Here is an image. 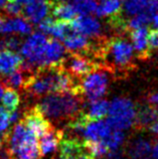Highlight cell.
<instances>
[{
  "label": "cell",
  "instance_id": "obj_22",
  "mask_svg": "<svg viewBox=\"0 0 158 159\" xmlns=\"http://www.w3.org/2000/svg\"><path fill=\"white\" fill-rule=\"evenodd\" d=\"M150 151H151L150 142H148L145 139H142V138H139V139L133 141L131 145L129 146L128 154L132 158L139 159L148 155Z\"/></svg>",
  "mask_w": 158,
  "mask_h": 159
},
{
  "label": "cell",
  "instance_id": "obj_9",
  "mask_svg": "<svg viewBox=\"0 0 158 159\" xmlns=\"http://www.w3.org/2000/svg\"><path fill=\"white\" fill-rule=\"evenodd\" d=\"M21 121L33 134H35L36 137L41 136L52 126V123L39 111H37L35 107H32L24 113Z\"/></svg>",
  "mask_w": 158,
  "mask_h": 159
},
{
  "label": "cell",
  "instance_id": "obj_34",
  "mask_svg": "<svg viewBox=\"0 0 158 159\" xmlns=\"http://www.w3.org/2000/svg\"><path fill=\"white\" fill-rule=\"evenodd\" d=\"M148 101L150 104H152L153 106L158 107V92L155 93H152L150 96L148 97Z\"/></svg>",
  "mask_w": 158,
  "mask_h": 159
},
{
  "label": "cell",
  "instance_id": "obj_41",
  "mask_svg": "<svg viewBox=\"0 0 158 159\" xmlns=\"http://www.w3.org/2000/svg\"><path fill=\"white\" fill-rule=\"evenodd\" d=\"M8 1H14V0H8Z\"/></svg>",
  "mask_w": 158,
  "mask_h": 159
},
{
  "label": "cell",
  "instance_id": "obj_31",
  "mask_svg": "<svg viewBox=\"0 0 158 159\" xmlns=\"http://www.w3.org/2000/svg\"><path fill=\"white\" fill-rule=\"evenodd\" d=\"M145 10L150 16L154 26L158 28V0H150Z\"/></svg>",
  "mask_w": 158,
  "mask_h": 159
},
{
  "label": "cell",
  "instance_id": "obj_35",
  "mask_svg": "<svg viewBox=\"0 0 158 159\" xmlns=\"http://www.w3.org/2000/svg\"><path fill=\"white\" fill-rule=\"evenodd\" d=\"M149 130H150L151 132H153L155 134V135L158 136V120H156L154 123H152L150 126H149Z\"/></svg>",
  "mask_w": 158,
  "mask_h": 159
},
{
  "label": "cell",
  "instance_id": "obj_4",
  "mask_svg": "<svg viewBox=\"0 0 158 159\" xmlns=\"http://www.w3.org/2000/svg\"><path fill=\"white\" fill-rule=\"evenodd\" d=\"M109 70L103 65L98 66L84 78H82L79 83L81 94L84 98L89 101L97 100L103 97L106 94L108 85H109V78H108Z\"/></svg>",
  "mask_w": 158,
  "mask_h": 159
},
{
  "label": "cell",
  "instance_id": "obj_3",
  "mask_svg": "<svg viewBox=\"0 0 158 159\" xmlns=\"http://www.w3.org/2000/svg\"><path fill=\"white\" fill-rule=\"evenodd\" d=\"M107 123L113 130H127L135 124L136 108L130 99L118 97L109 105Z\"/></svg>",
  "mask_w": 158,
  "mask_h": 159
},
{
  "label": "cell",
  "instance_id": "obj_15",
  "mask_svg": "<svg viewBox=\"0 0 158 159\" xmlns=\"http://www.w3.org/2000/svg\"><path fill=\"white\" fill-rule=\"evenodd\" d=\"M113 130L110 125L107 123V121L95 120L90 121L86 124L83 130V136L86 140H103L110 134V132Z\"/></svg>",
  "mask_w": 158,
  "mask_h": 159
},
{
  "label": "cell",
  "instance_id": "obj_12",
  "mask_svg": "<svg viewBox=\"0 0 158 159\" xmlns=\"http://www.w3.org/2000/svg\"><path fill=\"white\" fill-rule=\"evenodd\" d=\"M148 27H140L129 31V35L132 41V47L136 52L137 57L141 60H145L151 56V49L148 44Z\"/></svg>",
  "mask_w": 158,
  "mask_h": 159
},
{
  "label": "cell",
  "instance_id": "obj_24",
  "mask_svg": "<svg viewBox=\"0 0 158 159\" xmlns=\"http://www.w3.org/2000/svg\"><path fill=\"white\" fill-rule=\"evenodd\" d=\"M2 105L8 112L17 110L20 104V96L18 92L12 88H6V91L2 95Z\"/></svg>",
  "mask_w": 158,
  "mask_h": 159
},
{
  "label": "cell",
  "instance_id": "obj_20",
  "mask_svg": "<svg viewBox=\"0 0 158 159\" xmlns=\"http://www.w3.org/2000/svg\"><path fill=\"white\" fill-rule=\"evenodd\" d=\"M51 13L53 17L59 20L65 21H72L77 17V11L72 4H69L65 1H53Z\"/></svg>",
  "mask_w": 158,
  "mask_h": 159
},
{
  "label": "cell",
  "instance_id": "obj_8",
  "mask_svg": "<svg viewBox=\"0 0 158 159\" xmlns=\"http://www.w3.org/2000/svg\"><path fill=\"white\" fill-rule=\"evenodd\" d=\"M55 0H38L26 4L22 10V17L28 22L39 23L51 13Z\"/></svg>",
  "mask_w": 158,
  "mask_h": 159
},
{
  "label": "cell",
  "instance_id": "obj_23",
  "mask_svg": "<svg viewBox=\"0 0 158 159\" xmlns=\"http://www.w3.org/2000/svg\"><path fill=\"white\" fill-rule=\"evenodd\" d=\"M150 22H151L150 16H149L146 10H144L142 12H139V13L131 16L130 18L126 20L125 31L129 32V31L134 30V29H137V28L148 26Z\"/></svg>",
  "mask_w": 158,
  "mask_h": 159
},
{
  "label": "cell",
  "instance_id": "obj_19",
  "mask_svg": "<svg viewBox=\"0 0 158 159\" xmlns=\"http://www.w3.org/2000/svg\"><path fill=\"white\" fill-rule=\"evenodd\" d=\"M158 120V107L153 105H143L136 111L135 124L140 129H148L149 126Z\"/></svg>",
  "mask_w": 158,
  "mask_h": 159
},
{
  "label": "cell",
  "instance_id": "obj_18",
  "mask_svg": "<svg viewBox=\"0 0 158 159\" xmlns=\"http://www.w3.org/2000/svg\"><path fill=\"white\" fill-rule=\"evenodd\" d=\"M110 103L104 99H97L89 101L88 105H84L82 113L89 121L100 120L104 118L109 111Z\"/></svg>",
  "mask_w": 158,
  "mask_h": 159
},
{
  "label": "cell",
  "instance_id": "obj_36",
  "mask_svg": "<svg viewBox=\"0 0 158 159\" xmlns=\"http://www.w3.org/2000/svg\"><path fill=\"white\" fill-rule=\"evenodd\" d=\"M152 155H153V158L154 159H158V142L154 144L152 148Z\"/></svg>",
  "mask_w": 158,
  "mask_h": 159
},
{
  "label": "cell",
  "instance_id": "obj_42",
  "mask_svg": "<svg viewBox=\"0 0 158 159\" xmlns=\"http://www.w3.org/2000/svg\"><path fill=\"white\" fill-rule=\"evenodd\" d=\"M61 1H66V0H61Z\"/></svg>",
  "mask_w": 158,
  "mask_h": 159
},
{
  "label": "cell",
  "instance_id": "obj_30",
  "mask_svg": "<svg viewBox=\"0 0 158 159\" xmlns=\"http://www.w3.org/2000/svg\"><path fill=\"white\" fill-rule=\"evenodd\" d=\"M4 10L8 14V15H11V16H20L22 17V10H23V7H22V4L19 3L17 0H14V1H8L6 2V4L4 5Z\"/></svg>",
  "mask_w": 158,
  "mask_h": 159
},
{
  "label": "cell",
  "instance_id": "obj_39",
  "mask_svg": "<svg viewBox=\"0 0 158 159\" xmlns=\"http://www.w3.org/2000/svg\"><path fill=\"white\" fill-rule=\"evenodd\" d=\"M7 2V0H0V8H3L4 5L6 4Z\"/></svg>",
  "mask_w": 158,
  "mask_h": 159
},
{
  "label": "cell",
  "instance_id": "obj_13",
  "mask_svg": "<svg viewBox=\"0 0 158 159\" xmlns=\"http://www.w3.org/2000/svg\"><path fill=\"white\" fill-rule=\"evenodd\" d=\"M65 54V48L60 43L59 39H47V47L43 52V66H61Z\"/></svg>",
  "mask_w": 158,
  "mask_h": 159
},
{
  "label": "cell",
  "instance_id": "obj_14",
  "mask_svg": "<svg viewBox=\"0 0 158 159\" xmlns=\"http://www.w3.org/2000/svg\"><path fill=\"white\" fill-rule=\"evenodd\" d=\"M32 26L23 17L7 18L0 13V33H19V34H29Z\"/></svg>",
  "mask_w": 158,
  "mask_h": 159
},
{
  "label": "cell",
  "instance_id": "obj_10",
  "mask_svg": "<svg viewBox=\"0 0 158 159\" xmlns=\"http://www.w3.org/2000/svg\"><path fill=\"white\" fill-rule=\"evenodd\" d=\"M64 47L70 52H79L84 54L94 53L96 45H93L89 40V37L81 34V33L72 31L64 39Z\"/></svg>",
  "mask_w": 158,
  "mask_h": 159
},
{
  "label": "cell",
  "instance_id": "obj_40",
  "mask_svg": "<svg viewBox=\"0 0 158 159\" xmlns=\"http://www.w3.org/2000/svg\"><path fill=\"white\" fill-rule=\"evenodd\" d=\"M1 145H2V139L0 138V148H1Z\"/></svg>",
  "mask_w": 158,
  "mask_h": 159
},
{
  "label": "cell",
  "instance_id": "obj_2",
  "mask_svg": "<svg viewBox=\"0 0 158 159\" xmlns=\"http://www.w3.org/2000/svg\"><path fill=\"white\" fill-rule=\"evenodd\" d=\"M95 56L104 61V66L109 72H125L131 70L134 65V48L132 43L122 36L112 37L110 39L101 40L96 45Z\"/></svg>",
  "mask_w": 158,
  "mask_h": 159
},
{
  "label": "cell",
  "instance_id": "obj_5",
  "mask_svg": "<svg viewBox=\"0 0 158 159\" xmlns=\"http://www.w3.org/2000/svg\"><path fill=\"white\" fill-rule=\"evenodd\" d=\"M47 39L41 32H34L20 45V53L23 61L22 66L34 72L36 69L43 66V52L47 47Z\"/></svg>",
  "mask_w": 158,
  "mask_h": 159
},
{
  "label": "cell",
  "instance_id": "obj_33",
  "mask_svg": "<svg viewBox=\"0 0 158 159\" xmlns=\"http://www.w3.org/2000/svg\"><path fill=\"white\" fill-rule=\"evenodd\" d=\"M148 44L151 51L158 48V29H152L148 32Z\"/></svg>",
  "mask_w": 158,
  "mask_h": 159
},
{
  "label": "cell",
  "instance_id": "obj_21",
  "mask_svg": "<svg viewBox=\"0 0 158 159\" xmlns=\"http://www.w3.org/2000/svg\"><path fill=\"white\" fill-rule=\"evenodd\" d=\"M122 12V1L121 0H101L99 5H97L95 13L99 17L118 15Z\"/></svg>",
  "mask_w": 158,
  "mask_h": 159
},
{
  "label": "cell",
  "instance_id": "obj_38",
  "mask_svg": "<svg viewBox=\"0 0 158 159\" xmlns=\"http://www.w3.org/2000/svg\"><path fill=\"white\" fill-rule=\"evenodd\" d=\"M3 92H4V86L0 83V100L2 98V95H3Z\"/></svg>",
  "mask_w": 158,
  "mask_h": 159
},
{
  "label": "cell",
  "instance_id": "obj_43",
  "mask_svg": "<svg viewBox=\"0 0 158 159\" xmlns=\"http://www.w3.org/2000/svg\"><path fill=\"white\" fill-rule=\"evenodd\" d=\"M139 159H140V158H139Z\"/></svg>",
  "mask_w": 158,
  "mask_h": 159
},
{
  "label": "cell",
  "instance_id": "obj_11",
  "mask_svg": "<svg viewBox=\"0 0 158 159\" xmlns=\"http://www.w3.org/2000/svg\"><path fill=\"white\" fill-rule=\"evenodd\" d=\"M39 137L40 139L38 149L40 156H45L51 153H53L59 148L60 142L64 138V130L57 129L52 125L51 128Z\"/></svg>",
  "mask_w": 158,
  "mask_h": 159
},
{
  "label": "cell",
  "instance_id": "obj_32",
  "mask_svg": "<svg viewBox=\"0 0 158 159\" xmlns=\"http://www.w3.org/2000/svg\"><path fill=\"white\" fill-rule=\"evenodd\" d=\"M10 124V112H8L5 108L0 107V133L5 132Z\"/></svg>",
  "mask_w": 158,
  "mask_h": 159
},
{
  "label": "cell",
  "instance_id": "obj_7",
  "mask_svg": "<svg viewBox=\"0 0 158 159\" xmlns=\"http://www.w3.org/2000/svg\"><path fill=\"white\" fill-rule=\"evenodd\" d=\"M73 30L90 39H98L102 34V25L100 21L90 15H81L70 21Z\"/></svg>",
  "mask_w": 158,
  "mask_h": 159
},
{
  "label": "cell",
  "instance_id": "obj_26",
  "mask_svg": "<svg viewBox=\"0 0 158 159\" xmlns=\"http://www.w3.org/2000/svg\"><path fill=\"white\" fill-rule=\"evenodd\" d=\"M84 145L95 158H103L110 152L109 149H108V147L102 140H86L84 142Z\"/></svg>",
  "mask_w": 158,
  "mask_h": 159
},
{
  "label": "cell",
  "instance_id": "obj_6",
  "mask_svg": "<svg viewBox=\"0 0 158 159\" xmlns=\"http://www.w3.org/2000/svg\"><path fill=\"white\" fill-rule=\"evenodd\" d=\"M101 64L95 62L90 56L79 52H70L65 54V58L61 64V66L64 70L76 81L84 78L86 75L92 72Z\"/></svg>",
  "mask_w": 158,
  "mask_h": 159
},
{
  "label": "cell",
  "instance_id": "obj_29",
  "mask_svg": "<svg viewBox=\"0 0 158 159\" xmlns=\"http://www.w3.org/2000/svg\"><path fill=\"white\" fill-rule=\"evenodd\" d=\"M20 45H21V41L14 36H9L0 39V51L1 49H8V51L15 52L20 48Z\"/></svg>",
  "mask_w": 158,
  "mask_h": 159
},
{
  "label": "cell",
  "instance_id": "obj_16",
  "mask_svg": "<svg viewBox=\"0 0 158 159\" xmlns=\"http://www.w3.org/2000/svg\"><path fill=\"white\" fill-rule=\"evenodd\" d=\"M23 58L13 51H0V75L6 76L22 66Z\"/></svg>",
  "mask_w": 158,
  "mask_h": 159
},
{
  "label": "cell",
  "instance_id": "obj_25",
  "mask_svg": "<svg viewBox=\"0 0 158 159\" xmlns=\"http://www.w3.org/2000/svg\"><path fill=\"white\" fill-rule=\"evenodd\" d=\"M150 0H123L124 13L127 16H133L146 9Z\"/></svg>",
  "mask_w": 158,
  "mask_h": 159
},
{
  "label": "cell",
  "instance_id": "obj_28",
  "mask_svg": "<svg viewBox=\"0 0 158 159\" xmlns=\"http://www.w3.org/2000/svg\"><path fill=\"white\" fill-rule=\"evenodd\" d=\"M97 5L96 0H74L73 4L77 13L81 15H89L93 13L96 11Z\"/></svg>",
  "mask_w": 158,
  "mask_h": 159
},
{
  "label": "cell",
  "instance_id": "obj_17",
  "mask_svg": "<svg viewBox=\"0 0 158 159\" xmlns=\"http://www.w3.org/2000/svg\"><path fill=\"white\" fill-rule=\"evenodd\" d=\"M9 159H38L40 157L37 140L26 142L13 149H6Z\"/></svg>",
  "mask_w": 158,
  "mask_h": 159
},
{
  "label": "cell",
  "instance_id": "obj_1",
  "mask_svg": "<svg viewBox=\"0 0 158 159\" xmlns=\"http://www.w3.org/2000/svg\"><path fill=\"white\" fill-rule=\"evenodd\" d=\"M85 98L74 92L52 93L45 95L34 106L47 119L53 121H70L81 113Z\"/></svg>",
  "mask_w": 158,
  "mask_h": 159
},
{
  "label": "cell",
  "instance_id": "obj_27",
  "mask_svg": "<svg viewBox=\"0 0 158 159\" xmlns=\"http://www.w3.org/2000/svg\"><path fill=\"white\" fill-rule=\"evenodd\" d=\"M124 134L122 130H112L106 138L102 140L109 149V151H117L124 141Z\"/></svg>",
  "mask_w": 158,
  "mask_h": 159
},
{
  "label": "cell",
  "instance_id": "obj_37",
  "mask_svg": "<svg viewBox=\"0 0 158 159\" xmlns=\"http://www.w3.org/2000/svg\"><path fill=\"white\" fill-rule=\"evenodd\" d=\"M17 1L21 4H28V3L33 2V1H38V0H17Z\"/></svg>",
  "mask_w": 158,
  "mask_h": 159
}]
</instances>
